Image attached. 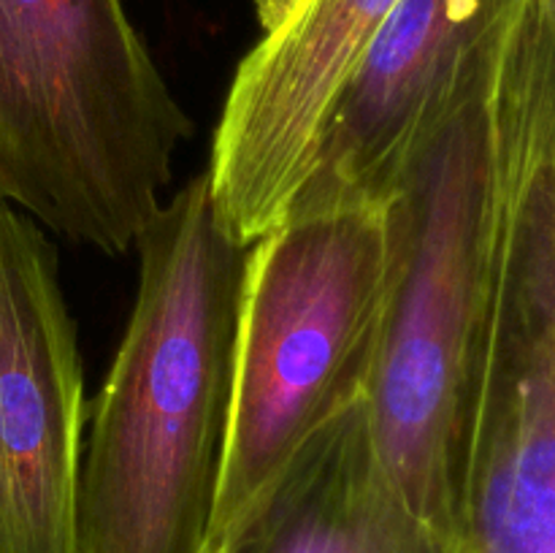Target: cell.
<instances>
[{"mask_svg": "<svg viewBox=\"0 0 555 553\" xmlns=\"http://www.w3.org/2000/svg\"><path fill=\"white\" fill-rule=\"evenodd\" d=\"M135 247L133 312L81 445L76 553H209L253 247L222 231L206 171Z\"/></svg>", "mask_w": 555, "mask_h": 553, "instance_id": "obj_1", "label": "cell"}, {"mask_svg": "<svg viewBox=\"0 0 555 553\" xmlns=\"http://www.w3.org/2000/svg\"><path fill=\"white\" fill-rule=\"evenodd\" d=\"M502 49L417 141L388 198L390 274L363 396L390 480L450 542L491 296Z\"/></svg>", "mask_w": 555, "mask_h": 553, "instance_id": "obj_2", "label": "cell"}, {"mask_svg": "<svg viewBox=\"0 0 555 553\" xmlns=\"http://www.w3.org/2000/svg\"><path fill=\"white\" fill-rule=\"evenodd\" d=\"M190 136L125 0H0V201L122 255Z\"/></svg>", "mask_w": 555, "mask_h": 553, "instance_id": "obj_3", "label": "cell"}, {"mask_svg": "<svg viewBox=\"0 0 555 553\" xmlns=\"http://www.w3.org/2000/svg\"><path fill=\"white\" fill-rule=\"evenodd\" d=\"M388 274V201L291 215L253 244L209 553L366 396Z\"/></svg>", "mask_w": 555, "mask_h": 553, "instance_id": "obj_4", "label": "cell"}, {"mask_svg": "<svg viewBox=\"0 0 555 553\" xmlns=\"http://www.w3.org/2000/svg\"><path fill=\"white\" fill-rule=\"evenodd\" d=\"M85 423L54 244L0 201V553H76Z\"/></svg>", "mask_w": 555, "mask_h": 553, "instance_id": "obj_5", "label": "cell"}, {"mask_svg": "<svg viewBox=\"0 0 555 553\" xmlns=\"http://www.w3.org/2000/svg\"><path fill=\"white\" fill-rule=\"evenodd\" d=\"M524 0H399L331 101L291 215L385 204L417 141L502 49Z\"/></svg>", "mask_w": 555, "mask_h": 553, "instance_id": "obj_6", "label": "cell"}, {"mask_svg": "<svg viewBox=\"0 0 555 553\" xmlns=\"http://www.w3.org/2000/svg\"><path fill=\"white\" fill-rule=\"evenodd\" d=\"M399 0H312L238 63L209 177L222 231L253 247L287 217L331 101Z\"/></svg>", "mask_w": 555, "mask_h": 553, "instance_id": "obj_7", "label": "cell"}, {"mask_svg": "<svg viewBox=\"0 0 555 553\" xmlns=\"http://www.w3.org/2000/svg\"><path fill=\"white\" fill-rule=\"evenodd\" d=\"M215 553H453L390 480L366 401L323 428Z\"/></svg>", "mask_w": 555, "mask_h": 553, "instance_id": "obj_8", "label": "cell"}, {"mask_svg": "<svg viewBox=\"0 0 555 553\" xmlns=\"http://www.w3.org/2000/svg\"><path fill=\"white\" fill-rule=\"evenodd\" d=\"M312 0H255V9H258V22L266 33H274L280 27H285L287 22L296 20Z\"/></svg>", "mask_w": 555, "mask_h": 553, "instance_id": "obj_9", "label": "cell"}]
</instances>
